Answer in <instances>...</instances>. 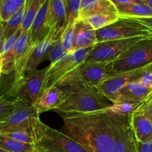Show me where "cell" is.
<instances>
[{
  "mask_svg": "<svg viewBox=\"0 0 152 152\" xmlns=\"http://www.w3.org/2000/svg\"><path fill=\"white\" fill-rule=\"evenodd\" d=\"M61 115L66 134L88 152H111L122 133L130 126V115H116L106 109Z\"/></svg>",
  "mask_w": 152,
  "mask_h": 152,
  "instance_id": "6da1fadb",
  "label": "cell"
},
{
  "mask_svg": "<svg viewBox=\"0 0 152 152\" xmlns=\"http://www.w3.org/2000/svg\"><path fill=\"white\" fill-rule=\"evenodd\" d=\"M60 88L66 94L65 102L54 110L60 114L94 112L107 109L111 105L96 88L76 86Z\"/></svg>",
  "mask_w": 152,
  "mask_h": 152,
  "instance_id": "7a4b0ae2",
  "label": "cell"
},
{
  "mask_svg": "<svg viewBox=\"0 0 152 152\" xmlns=\"http://www.w3.org/2000/svg\"><path fill=\"white\" fill-rule=\"evenodd\" d=\"M116 73L113 68V61L86 62L79 65L74 71L58 83L59 88L68 86H87L96 88Z\"/></svg>",
  "mask_w": 152,
  "mask_h": 152,
  "instance_id": "3957f363",
  "label": "cell"
},
{
  "mask_svg": "<svg viewBox=\"0 0 152 152\" xmlns=\"http://www.w3.org/2000/svg\"><path fill=\"white\" fill-rule=\"evenodd\" d=\"M34 146L36 152H88L66 134L46 126L42 121Z\"/></svg>",
  "mask_w": 152,
  "mask_h": 152,
  "instance_id": "277c9868",
  "label": "cell"
},
{
  "mask_svg": "<svg viewBox=\"0 0 152 152\" xmlns=\"http://www.w3.org/2000/svg\"><path fill=\"white\" fill-rule=\"evenodd\" d=\"M96 35L99 43L137 37H152V29L133 18L120 17L114 23L96 31Z\"/></svg>",
  "mask_w": 152,
  "mask_h": 152,
  "instance_id": "5b68a950",
  "label": "cell"
},
{
  "mask_svg": "<svg viewBox=\"0 0 152 152\" xmlns=\"http://www.w3.org/2000/svg\"><path fill=\"white\" fill-rule=\"evenodd\" d=\"M94 47L76 50L54 65L47 67V71L43 79L41 94L47 89L56 86L61 80L74 71L82 62H84Z\"/></svg>",
  "mask_w": 152,
  "mask_h": 152,
  "instance_id": "8992f818",
  "label": "cell"
},
{
  "mask_svg": "<svg viewBox=\"0 0 152 152\" xmlns=\"http://www.w3.org/2000/svg\"><path fill=\"white\" fill-rule=\"evenodd\" d=\"M152 64V38L147 39L113 61L116 73L144 68Z\"/></svg>",
  "mask_w": 152,
  "mask_h": 152,
  "instance_id": "52a82bcc",
  "label": "cell"
},
{
  "mask_svg": "<svg viewBox=\"0 0 152 152\" xmlns=\"http://www.w3.org/2000/svg\"><path fill=\"white\" fill-rule=\"evenodd\" d=\"M152 37H137L123 39L110 40L99 42L94 47L86 62H109L114 61L123 53L147 39Z\"/></svg>",
  "mask_w": 152,
  "mask_h": 152,
  "instance_id": "ba28073f",
  "label": "cell"
},
{
  "mask_svg": "<svg viewBox=\"0 0 152 152\" xmlns=\"http://www.w3.org/2000/svg\"><path fill=\"white\" fill-rule=\"evenodd\" d=\"M15 108L10 117L0 123V133L20 128H33L40 121L39 114L34 105L15 98Z\"/></svg>",
  "mask_w": 152,
  "mask_h": 152,
  "instance_id": "9c48e42d",
  "label": "cell"
},
{
  "mask_svg": "<svg viewBox=\"0 0 152 152\" xmlns=\"http://www.w3.org/2000/svg\"><path fill=\"white\" fill-rule=\"evenodd\" d=\"M146 67L117 73L99 85L96 88L105 99L111 102V103H114L117 99L120 91L129 83L137 81L142 73L146 71Z\"/></svg>",
  "mask_w": 152,
  "mask_h": 152,
  "instance_id": "30bf717a",
  "label": "cell"
},
{
  "mask_svg": "<svg viewBox=\"0 0 152 152\" xmlns=\"http://www.w3.org/2000/svg\"><path fill=\"white\" fill-rule=\"evenodd\" d=\"M47 67L25 74L16 98L33 104L41 94L43 79Z\"/></svg>",
  "mask_w": 152,
  "mask_h": 152,
  "instance_id": "8fae6325",
  "label": "cell"
},
{
  "mask_svg": "<svg viewBox=\"0 0 152 152\" xmlns=\"http://www.w3.org/2000/svg\"><path fill=\"white\" fill-rule=\"evenodd\" d=\"M61 34H57L56 30L50 28L49 33L45 37V38L36 45L27 65L26 71H25L26 74L37 71L39 64L44 60L46 56H48L53 43L54 42L55 40L59 38Z\"/></svg>",
  "mask_w": 152,
  "mask_h": 152,
  "instance_id": "7c38bea8",
  "label": "cell"
},
{
  "mask_svg": "<svg viewBox=\"0 0 152 152\" xmlns=\"http://www.w3.org/2000/svg\"><path fill=\"white\" fill-rule=\"evenodd\" d=\"M66 99V94L62 88L55 86L45 91L33 103L39 114L55 110Z\"/></svg>",
  "mask_w": 152,
  "mask_h": 152,
  "instance_id": "4fadbf2b",
  "label": "cell"
},
{
  "mask_svg": "<svg viewBox=\"0 0 152 152\" xmlns=\"http://www.w3.org/2000/svg\"><path fill=\"white\" fill-rule=\"evenodd\" d=\"M130 126L137 142H152V123L139 108L130 114Z\"/></svg>",
  "mask_w": 152,
  "mask_h": 152,
  "instance_id": "5bb4252c",
  "label": "cell"
},
{
  "mask_svg": "<svg viewBox=\"0 0 152 152\" xmlns=\"http://www.w3.org/2000/svg\"><path fill=\"white\" fill-rule=\"evenodd\" d=\"M75 50L94 47L98 43L96 31L83 19H77L74 22Z\"/></svg>",
  "mask_w": 152,
  "mask_h": 152,
  "instance_id": "9a60e30c",
  "label": "cell"
},
{
  "mask_svg": "<svg viewBox=\"0 0 152 152\" xmlns=\"http://www.w3.org/2000/svg\"><path fill=\"white\" fill-rule=\"evenodd\" d=\"M66 7L64 0H49L47 26L62 34L66 24Z\"/></svg>",
  "mask_w": 152,
  "mask_h": 152,
  "instance_id": "2e32d148",
  "label": "cell"
},
{
  "mask_svg": "<svg viewBox=\"0 0 152 152\" xmlns=\"http://www.w3.org/2000/svg\"><path fill=\"white\" fill-rule=\"evenodd\" d=\"M48 4L49 0H45L42 4L34 18L32 25L29 30L31 42L37 44L42 39H43L50 31V28H49L46 24Z\"/></svg>",
  "mask_w": 152,
  "mask_h": 152,
  "instance_id": "e0dca14e",
  "label": "cell"
},
{
  "mask_svg": "<svg viewBox=\"0 0 152 152\" xmlns=\"http://www.w3.org/2000/svg\"><path fill=\"white\" fill-rule=\"evenodd\" d=\"M99 13H117L115 5L110 0H81L80 19H86Z\"/></svg>",
  "mask_w": 152,
  "mask_h": 152,
  "instance_id": "ac0fdd59",
  "label": "cell"
},
{
  "mask_svg": "<svg viewBox=\"0 0 152 152\" xmlns=\"http://www.w3.org/2000/svg\"><path fill=\"white\" fill-rule=\"evenodd\" d=\"M152 94V89L134 81L125 86L119 92L116 102H142Z\"/></svg>",
  "mask_w": 152,
  "mask_h": 152,
  "instance_id": "d6986e66",
  "label": "cell"
},
{
  "mask_svg": "<svg viewBox=\"0 0 152 152\" xmlns=\"http://www.w3.org/2000/svg\"><path fill=\"white\" fill-rule=\"evenodd\" d=\"M114 5L120 17L138 18L152 16V9L145 4L123 3Z\"/></svg>",
  "mask_w": 152,
  "mask_h": 152,
  "instance_id": "ffe728a7",
  "label": "cell"
},
{
  "mask_svg": "<svg viewBox=\"0 0 152 152\" xmlns=\"http://www.w3.org/2000/svg\"><path fill=\"white\" fill-rule=\"evenodd\" d=\"M111 152H138L137 140L131 126L122 133Z\"/></svg>",
  "mask_w": 152,
  "mask_h": 152,
  "instance_id": "44dd1931",
  "label": "cell"
},
{
  "mask_svg": "<svg viewBox=\"0 0 152 152\" xmlns=\"http://www.w3.org/2000/svg\"><path fill=\"white\" fill-rule=\"evenodd\" d=\"M45 1V0H26L25 14L20 28L22 32L29 31L39 9Z\"/></svg>",
  "mask_w": 152,
  "mask_h": 152,
  "instance_id": "7402d4cb",
  "label": "cell"
},
{
  "mask_svg": "<svg viewBox=\"0 0 152 152\" xmlns=\"http://www.w3.org/2000/svg\"><path fill=\"white\" fill-rule=\"evenodd\" d=\"M0 148L6 152H36L34 145L19 142L0 134Z\"/></svg>",
  "mask_w": 152,
  "mask_h": 152,
  "instance_id": "603a6c76",
  "label": "cell"
},
{
  "mask_svg": "<svg viewBox=\"0 0 152 152\" xmlns=\"http://www.w3.org/2000/svg\"><path fill=\"white\" fill-rule=\"evenodd\" d=\"M120 16L117 13H99L84 19L95 31L103 28L118 20Z\"/></svg>",
  "mask_w": 152,
  "mask_h": 152,
  "instance_id": "cb8c5ba5",
  "label": "cell"
},
{
  "mask_svg": "<svg viewBox=\"0 0 152 152\" xmlns=\"http://www.w3.org/2000/svg\"><path fill=\"white\" fill-rule=\"evenodd\" d=\"M26 0H0V20L6 22L25 5Z\"/></svg>",
  "mask_w": 152,
  "mask_h": 152,
  "instance_id": "d4e9b609",
  "label": "cell"
},
{
  "mask_svg": "<svg viewBox=\"0 0 152 152\" xmlns=\"http://www.w3.org/2000/svg\"><path fill=\"white\" fill-rule=\"evenodd\" d=\"M25 5L14 14L12 15L6 22H2L3 28H4V40L13 35L18 29L21 28L24 14H25Z\"/></svg>",
  "mask_w": 152,
  "mask_h": 152,
  "instance_id": "484cf974",
  "label": "cell"
},
{
  "mask_svg": "<svg viewBox=\"0 0 152 152\" xmlns=\"http://www.w3.org/2000/svg\"><path fill=\"white\" fill-rule=\"evenodd\" d=\"M140 104L141 102L119 101L111 104V106L108 107L106 110L111 114L116 115H130Z\"/></svg>",
  "mask_w": 152,
  "mask_h": 152,
  "instance_id": "4316f807",
  "label": "cell"
},
{
  "mask_svg": "<svg viewBox=\"0 0 152 152\" xmlns=\"http://www.w3.org/2000/svg\"><path fill=\"white\" fill-rule=\"evenodd\" d=\"M60 39L64 48L68 53L75 51V34H74V22L69 23L62 31Z\"/></svg>",
  "mask_w": 152,
  "mask_h": 152,
  "instance_id": "83f0119b",
  "label": "cell"
},
{
  "mask_svg": "<svg viewBox=\"0 0 152 152\" xmlns=\"http://www.w3.org/2000/svg\"><path fill=\"white\" fill-rule=\"evenodd\" d=\"M69 53H67L65 49L64 48L60 37H59L57 39L55 40L54 42L53 43L51 48L50 49L48 54V58L50 62V65H54L55 63L65 57Z\"/></svg>",
  "mask_w": 152,
  "mask_h": 152,
  "instance_id": "f1b7e54d",
  "label": "cell"
},
{
  "mask_svg": "<svg viewBox=\"0 0 152 152\" xmlns=\"http://www.w3.org/2000/svg\"><path fill=\"white\" fill-rule=\"evenodd\" d=\"M64 1L66 7L67 18L66 24H65L66 27L69 23L74 22L77 19H79L81 0H64Z\"/></svg>",
  "mask_w": 152,
  "mask_h": 152,
  "instance_id": "f546056e",
  "label": "cell"
},
{
  "mask_svg": "<svg viewBox=\"0 0 152 152\" xmlns=\"http://www.w3.org/2000/svg\"><path fill=\"white\" fill-rule=\"evenodd\" d=\"M15 108V102L0 96V123L7 120Z\"/></svg>",
  "mask_w": 152,
  "mask_h": 152,
  "instance_id": "4dcf8cb0",
  "label": "cell"
},
{
  "mask_svg": "<svg viewBox=\"0 0 152 152\" xmlns=\"http://www.w3.org/2000/svg\"><path fill=\"white\" fill-rule=\"evenodd\" d=\"M22 34V29L19 28V29H18L13 35L10 36V37H8L7 39H6L4 41V42H3L2 46H1V50H0V53L3 55L4 54V53H7L9 50H11V49L13 48V46L15 45V44L16 43L17 40L19 39V38L20 37Z\"/></svg>",
  "mask_w": 152,
  "mask_h": 152,
  "instance_id": "1f68e13d",
  "label": "cell"
},
{
  "mask_svg": "<svg viewBox=\"0 0 152 152\" xmlns=\"http://www.w3.org/2000/svg\"><path fill=\"white\" fill-rule=\"evenodd\" d=\"M137 108L142 111V113L152 123V94L145 100L142 101Z\"/></svg>",
  "mask_w": 152,
  "mask_h": 152,
  "instance_id": "d6a6232c",
  "label": "cell"
},
{
  "mask_svg": "<svg viewBox=\"0 0 152 152\" xmlns=\"http://www.w3.org/2000/svg\"><path fill=\"white\" fill-rule=\"evenodd\" d=\"M137 82L148 88L152 89V72L146 70L145 72L142 73V74L137 80Z\"/></svg>",
  "mask_w": 152,
  "mask_h": 152,
  "instance_id": "836d02e7",
  "label": "cell"
},
{
  "mask_svg": "<svg viewBox=\"0 0 152 152\" xmlns=\"http://www.w3.org/2000/svg\"><path fill=\"white\" fill-rule=\"evenodd\" d=\"M138 152H152V142H137Z\"/></svg>",
  "mask_w": 152,
  "mask_h": 152,
  "instance_id": "e575fe53",
  "label": "cell"
},
{
  "mask_svg": "<svg viewBox=\"0 0 152 152\" xmlns=\"http://www.w3.org/2000/svg\"><path fill=\"white\" fill-rule=\"evenodd\" d=\"M133 19H136L138 22H141L145 26L148 27L149 28L152 29V16L150 17H138V18H133Z\"/></svg>",
  "mask_w": 152,
  "mask_h": 152,
  "instance_id": "d590c367",
  "label": "cell"
},
{
  "mask_svg": "<svg viewBox=\"0 0 152 152\" xmlns=\"http://www.w3.org/2000/svg\"><path fill=\"white\" fill-rule=\"evenodd\" d=\"M114 4H123V3H137V4H143L141 0H110Z\"/></svg>",
  "mask_w": 152,
  "mask_h": 152,
  "instance_id": "8d00e7d4",
  "label": "cell"
},
{
  "mask_svg": "<svg viewBox=\"0 0 152 152\" xmlns=\"http://www.w3.org/2000/svg\"><path fill=\"white\" fill-rule=\"evenodd\" d=\"M4 41V28H3V24L2 22L0 20V50L2 46L3 42Z\"/></svg>",
  "mask_w": 152,
  "mask_h": 152,
  "instance_id": "74e56055",
  "label": "cell"
},
{
  "mask_svg": "<svg viewBox=\"0 0 152 152\" xmlns=\"http://www.w3.org/2000/svg\"><path fill=\"white\" fill-rule=\"evenodd\" d=\"M141 1H142L143 4H146L150 8L152 9V0H141Z\"/></svg>",
  "mask_w": 152,
  "mask_h": 152,
  "instance_id": "f35d334b",
  "label": "cell"
},
{
  "mask_svg": "<svg viewBox=\"0 0 152 152\" xmlns=\"http://www.w3.org/2000/svg\"><path fill=\"white\" fill-rule=\"evenodd\" d=\"M2 67H3V57H2V54L0 53V74L2 73Z\"/></svg>",
  "mask_w": 152,
  "mask_h": 152,
  "instance_id": "ab89813d",
  "label": "cell"
},
{
  "mask_svg": "<svg viewBox=\"0 0 152 152\" xmlns=\"http://www.w3.org/2000/svg\"><path fill=\"white\" fill-rule=\"evenodd\" d=\"M146 70H147V71H151V72H152V64H151V65H148V66L146 67Z\"/></svg>",
  "mask_w": 152,
  "mask_h": 152,
  "instance_id": "60d3db41",
  "label": "cell"
},
{
  "mask_svg": "<svg viewBox=\"0 0 152 152\" xmlns=\"http://www.w3.org/2000/svg\"><path fill=\"white\" fill-rule=\"evenodd\" d=\"M0 152H6V151H4V150L1 149V148H0Z\"/></svg>",
  "mask_w": 152,
  "mask_h": 152,
  "instance_id": "b9f144b4",
  "label": "cell"
}]
</instances>
